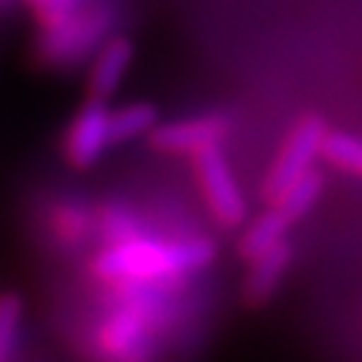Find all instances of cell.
<instances>
[{
	"mask_svg": "<svg viewBox=\"0 0 362 362\" xmlns=\"http://www.w3.org/2000/svg\"><path fill=\"white\" fill-rule=\"evenodd\" d=\"M320 156L330 167L341 169V172H351L362 177V140L346 132H325L322 148Z\"/></svg>",
	"mask_w": 362,
	"mask_h": 362,
	"instance_id": "obj_14",
	"label": "cell"
},
{
	"mask_svg": "<svg viewBox=\"0 0 362 362\" xmlns=\"http://www.w3.org/2000/svg\"><path fill=\"white\" fill-rule=\"evenodd\" d=\"M158 124V110L151 103H127L110 110V137L113 145L132 143L137 137H148Z\"/></svg>",
	"mask_w": 362,
	"mask_h": 362,
	"instance_id": "obj_11",
	"label": "cell"
},
{
	"mask_svg": "<svg viewBox=\"0 0 362 362\" xmlns=\"http://www.w3.org/2000/svg\"><path fill=\"white\" fill-rule=\"evenodd\" d=\"M290 260H293V247L287 245V239L250 260V274L242 287L250 306H263L274 296V290L279 287L285 272L290 269Z\"/></svg>",
	"mask_w": 362,
	"mask_h": 362,
	"instance_id": "obj_9",
	"label": "cell"
},
{
	"mask_svg": "<svg viewBox=\"0 0 362 362\" xmlns=\"http://www.w3.org/2000/svg\"><path fill=\"white\" fill-rule=\"evenodd\" d=\"M191 158H194L196 182L207 202L209 215L223 228H239L247 218V202L239 191V182L233 177L231 164L223 156L220 145L204 148Z\"/></svg>",
	"mask_w": 362,
	"mask_h": 362,
	"instance_id": "obj_4",
	"label": "cell"
},
{
	"mask_svg": "<svg viewBox=\"0 0 362 362\" xmlns=\"http://www.w3.org/2000/svg\"><path fill=\"white\" fill-rule=\"evenodd\" d=\"M212 258L215 245L209 239H164L143 231L124 242L103 245V250L91 260V272L105 285H175L185 274L209 266Z\"/></svg>",
	"mask_w": 362,
	"mask_h": 362,
	"instance_id": "obj_1",
	"label": "cell"
},
{
	"mask_svg": "<svg viewBox=\"0 0 362 362\" xmlns=\"http://www.w3.org/2000/svg\"><path fill=\"white\" fill-rule=\"evenodd\" d=\"M22 325V300L19 296H0V360L11 354Z\"/></svg>",
	"mask_w": 362,
	"mask_h": 362,
	"instance_id": "obj_15",
	"label": "cell"
},
{
	"mask_svg": "<svg viewBox=\"0 0 362 362\" xmlns=\"http://www.w3.org/2000/svg\"><path fill=\"white\" fill-rule=\"evenodd\" d=\"M325 132H327V127L320 116H303L293 127L279 156L274 158L272 169L266 175V182H263V196L269 202H274L296 177H300L303 172H309L314 167L320 148H322Z\"/></svg>",
	"mask_w": 362,
	"mask_h": 362,
	"instance_id": "obj_5",
	"label": "cell"
},
{
	"mask_svg": "<svg viewBox=\"0 0 362 362\" xmlns=\"http://www.w3.org/2000/svg\"><path fill=\"white\" fill-rule=\"evenodd\" d=\"M132 57H134V46L129 38L124 35H113L105 38L94 52H91L89 73H86V86H89V97L110 103L118 94L124 78L132 67Z\"/></svg>",
	"mask_w": 362,
	"mask_h": 362,
	"instance_id": "obj_8",
	"label": "cell"
},
{
	"mask_svg": "<svg viewBox=\"0 0 362 362\" xmlns=\"http://www.w3.org/2000/svg\"><path fill=\"white\" fill-rule=\"evenodd\" d=\"M290 226H293V220L287 218L282 209H276L272 204L269 212L258 215V218L245 228V233L239 236V245H236L239 255L245 260H252L255 255H260V252L272 250L274 245L285 242Z\"/></svg>",
	"mask_w": 362,
	"mask_h": 362,
	"instance_id": "obj_10",
	"label": "cell"
},
{
	"mask_svg": "<svg viewBox=\"0 0 362 362\" xmlns=\"http://www.w3.org/2000/svg\"><path fill=\"white\" fill-rule=\"evenodd\" d=\"M94 228L100 231V239L103 245H113V242H124L129 236H137V233L148 231L145 223L140 220V215L129 209L121 202H107L100 215L94 218Z\"/></svg>",
	"mask_w": 362,
	"mask_h": 362,
	"instance_id": "obj_13",
	"label": "cell"
},
{
	"mask_svg": "<svg viewBox=\"0 0 362 362\" xmlns=\"http://www.w3.org/2000/svg\"><path fill=\"white\" fill-rule=\"evenodd\" d=\"M110 145H113L110 105L105 100L89 97L67 124L65 137H62V156L70 167L89 169L103 158Z\"/></svg>",
	"mask_w": 362,
	"mask_h": 362,
	"instance_id": "obj_6",
	"label": "cell"
},
{
	"mask_svg": "<svg viewBox=\"0 0 362 362\" xmlns=\"http://www.w3.org/2000/svg\"><path fill=\"white\" fill-rule=\"evenodd\" d=\"M113 303L97 330L105 357L143 360L153 354V336L172 317V293L161 282L110 285Z\"/></svg>",
	"mask_w": 362,
	"mask_h": 362,
	"instance_id": "obj_2",
	"label": "cell"
},
{
	"mask_svg": "<svg viewBox=\"0 0 362 362\" xmlns=\"http://www.w3.org/2000/svg\"><path fill=\"white\" fill-rule=\"evenodd\" d=\"M228 134V118L223 113H202V116L175 118L167 124H156L148 134L153 148L175 156H194L204 148L220 145Z\"/></svg>",
	"mask_w": 362,
	"mask_h": 362,
	"instance_id": "obj_7",
	"label": "cell"
},
{
	"mask_svg": "<svg viewBox=\"0 0 362 362\" xmlns=\"http://www.w3.org/2000/svg\"><path fill=\"white\" fill-rule=\"evenodd\" d=\"M78 0H30V6L38 11L40 22H49L54 16H59V13H65L67 8H73Z\"/></svg>",
	"mask_w": 362,
	"mask_h": 362,
	"instance_id": "obj_16",
	"label": "cell"
},
{
	"mask_svg": "<svg viewBox=\"0 0 362 362\" xmlns=\"http://www.w3.org/2000/svg\"><path fill=\"white\" fill-rule=\"evenodd\" d=\"M110 6L78 0L73 8L40 22L43 33L38 40V54L49 65H70L89 57L105 40L110 30Z\"/></svg>",
	"mask_w": 362,
	"mask_h": 362,
	"instance_id": "obj_3",
	"label": "cell"
},
{
	"mask_svg": "<svg viewBox=\"0 0 362 362\" xmlns=\"http://www.w3.org/2000/svg\"><path fill=\"white\" fill-rule=\"evenodd\" d=\"M322 185H325L322 175L311 167L309 172H303L300 177H296V180L290 182L285 191L274 199L272 204L276 209H282L287 218L296 223V220H300L303 215H309V209L320 202Z\"/></svg>",
	"mask_w": 362,
	"mask_h": 362,
	"instance_id": "obj_12",
	"label": "cell"
}]
</instances>
